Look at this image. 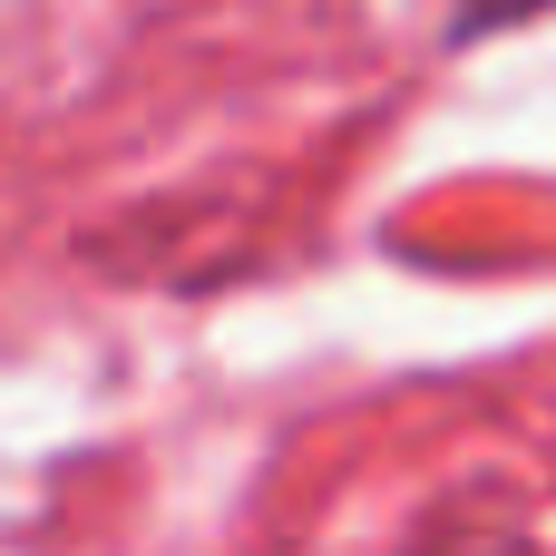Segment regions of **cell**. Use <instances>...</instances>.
Wrapping results in <instances>:
<instances>
[{"instance_id": "cell-1", "label": "cell", "mask_w": 556, "mask_h": 556, "mask_svg": "<svg viewBox=\"0 0 556 556\" xmlns=\"http://www.w3.org/2000/svg\"><path fill=\"white\" fill-rule=\"evenodd\" d=\"M538 10H556V0H469L459 29H508V20H538Z\"/></svg>"}]
</instances>
